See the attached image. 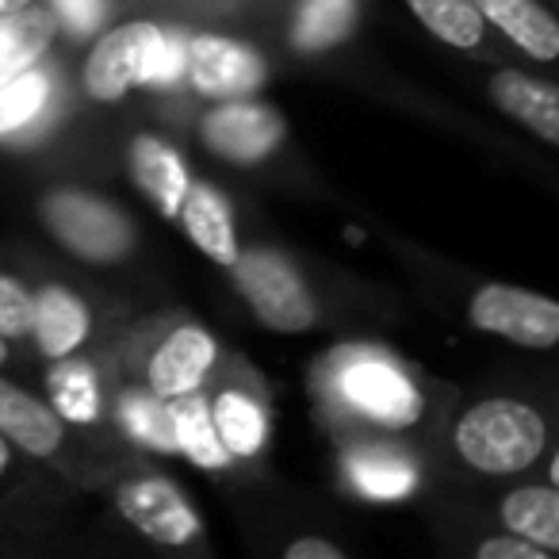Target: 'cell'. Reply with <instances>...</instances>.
I'll list each match as a JSON object with an SVG mask.
<instances>
[{
	"instance_id": "17",
	"label": "cell",
	"mask_w": 559,
	"mask_h": 559,
	"mask_svg": "<svg viewBox=\"0 0 559 559\" xmlns=\"http://www.w3.org/2000/svg\"><path fill=\"white\" fill-rule=\"evenodd\" d=\"M55 39V16L43 9H16L0 16V85L27 73Z\"/></svg>"
},
{
	"instance_id": "14",
	"label": "cell",
	"mask_w": 559,
	"mask_h": 559,
	"mask_svg": "<svg viewBox=\"0 0 559 559\" xmlns=\"http://www.w3.org/2000/svg\"><path fill=\"white\" fill-rule=\"evenodd\" d=\"M177 218L188 238H192L215 264L238 261L241 249H238V234H234V223H230V211H226V200L211 185L188 188Z\"/></svg>"
},
{
	"instance_id": "34",
	"label": "cell",
	"mask_w": 559,
	"mask_h": 559,
	"mask_svg": "<svg viewBox=\"0 0 559 559\" xmlns=\"http://www.w3.org/2000/svg\"><path fill=\"white\" fill-rule=\"evenodd\" d=\"M4 360H9V345H4V337H0V368H4Z\"/></svg>"
},
{
	"instance_id": "10",
	"label": "cell",
	"mask_w": 559,
	"mask_h": 559,
	"mask_svg": "<svg viewBox=\"0 0 559 559\" xmlns=\"http://www.w3.org/2000/svg\"><path fill=\"white\" fill-rule=\"evenodd\" d=\"M211 365H215V337L200 326H180L150 357V391L162 399L188 395V391L200 388Z\"/></svg>"
},
{
	"instance_id": "8",
	"label": "cell",
	"mask_w": 559,
	"mask_h": 559,
	"mask_svg": "<svg viewBox=\"0 0 559 559\" xmlns=\"http://www.w3.org/2000/svg\"><path fill=\"white\" fill-rule=\"evenodd\" d=\"M192 85L203 96L215 100H241L264 81L261 58L249 47L223 39V35H195L188 43V62H185Z\"/></svg>"
},
{
	"instance_id": "12",
	"label": "cell",
	"mask_w": 559,
	"mask_h": 559,
	"mask_svg": "<svg viewBox=\"0 0 559 559\" xmlns=\"http://www.w3.org/2000/svg\"><path fill=\"white\" fill-rule=\"evenodd\" d=\"M131 169L134 180L142 185V192L162 207V215L177 218L180 203L188 195V169L177 157V150L165 146L157 134H134L131 142Z\"/></svg>"
},
{
	"instance_id": "23",
	"label": "cell",
	"mask_w": 559,
	"mask_h": 559,
	"mask_svg": "<svg viewBox=\"0 0 559 559\" xmlns=\"http://www.w3.org/2000/svg\"><path fill=\"white\" fill-rule=\"evenodd\" d=\"M349 475L368 498H380V502H395L414 487V467L383 449L357 452L349 460Z\"/></svg>"
},
{
	"instance_id": "25",
	"label": "cell",
	"mask_w": 559,
	"mask_h": 559,
	"mask_svg": "<svg viewBox=\"0 0 559 559\" xmlns=\"http://www.w3.org/2000/svg\"><path fill=\"white\" fill-rule=\"evenodd\" d=\"M50 100V81L43 73H20L0 85V139L27 127Z\"/></svg>"
},
{
	"instance_id": "29",
	"label": "cell",
	"mask_w": 559,
	"mask_h": 559,
	"mask_svg": "<svg viewBox=\"0 0 559 559\" xmlns=\"http://www.w3.org/2000/svg\"><path fill=\"white\" fill-rule=\"evenodd\" d=\"M551 551L540 544L525 540V536H498V540L479 544V559H548Z\"/></svg>"
},
{
	"instance_id": "20",
	"label": "cell",
	"mask_w": 559,
	"mask_h": 559,
	"mask_svg": "<svg viewBox=\"0 0 559 559\" xmlns=\"http://www.w3.org/2000/svg\"><path fill=\"white\" fill-rule=\"evenodd\" d=\"M414 16L421 20L426 32H433L449 47H479L483 39V12L475 9V0H406Z\"/></svg>"
},
{
	"instance_id": "4",
	"label": "cell",
	"mask_w": 559,
	"mask_h": 559,
	"mask_svg": "<svg viewBox=\"0 0 559 559\" xmlns=\"http://www.w3.org/2000/svg\"><path fill=\"white\" fill-rule=\"evenodd\" d=\"M43 223L66 249L85 261H119L131 246V226L111 203L85 192H50L43 200Z\"/></svg>"
},
{
	"instance_id": "15",
	"label": "cell",
	"mask_w": 559,
	"mask_h": 559,
	"mask_svg": "<svg viewBox=\"0 0 559 559\" xmlns=\"http://www.w3.org/2000/svg\"><path fill=\"white\" fill-rule=\"evenodd\" d=\"M0 433L32 456H50L62 444V421L35 395L20 391L16 383L0 380Z\"/></svg>"
},
{
	"instance_id": "1",
	"label": "cell",
	"mask_w": 559,
	"mask_h": 559,
	"mask_svg": "<svg viewBox=\"0 0 559 559\" xmlns=\"http://www.w3.org/2000/svg\"><path fill=\"white\" fill-rule=\"evenodd\" d=\"M188 62V43L157 24H123L108 32L85 62V88L93 100L116 104L150 81H177Z\"/></svg>"
},
{
	"instance_id": "27",
	"label": "cell",
	"mask_w": 559,
	"mask_h": 559,
	"mask_svg": "<svg viewBox=\"0 0 559 559\" xmlns=\"http://www.w3.org/2000/svg\"><path fill=\"white\" fill-rule=\"evenodd\" d=\"M35 330V299L12 276H0V337H24Z\"/></svg>"
},
{
	"instance_id": "33",
	"label": "cell",
	"mask_w": 559,
	"mask_h": 559,
	"mask_svg": "<svg viewBox=\"0 0 559 559\" xmlns=\"http://www.w3.org/2000/svg\"><path fill=\"white\" fill-rule=\"evenodd\" d=\"M548 472H551V483H556V487H559V452H556V460H551Z\"/></svg>"
},
{
	"instance_id": "6",
	"label": "cell",
	"mask_w": 559,
	"mask_h": 559,
	"mask_svg": "<svg viewBox=\"0 0 559 559\" xmlns=\"http://www.w3.org/2000/svg\"><path fill=\"white\" fill-rule=\"evenodd\" d=\"M342 395L383 426H414L421 418V395L414 383L380 357L349 360L342 372Z\"/></svg>"
},
{
	"instance_id": "18",
	"label": "cell",
	"mask_w": 559,
	"mask_h": 559,
	"mask_svg": "<svg viewBox=\"0 0 559 559\" xmlns=\"http://www.w3.org/2000/svg\"><path fill=\"white\" fill-rule=\"evenodd\" d=\"M35 337L47 357L62 360L88 337V311L73 292L43 288L35 299Z\"/></svg>"
},
{
	"instance_id": "9",
	"label": "cell",
	"mask_w": 559,
	"mask_h": 559,
	"mask_svg": "<svg viewBox=\"0 0 559 559\" xmlns=\"http://www.w3.org/2000/svg\"><path fill=\"white\" fill-rule=\"evenodd\" d=\"M119 513L150 540L180 548L200 533V518L169 479H134L119 490Z\"/></svg>"
},
{
	"instance_id": "19",
	"label": "cell",
	"mask_w": 559,
	"mask_h": 559,
	"mask_svg": "<svg viewBox=\"0 0 559 559\" xmlns=\"http://www.w3.org/2000/svg\"><path fill=\"white\" fill-rule=\"evenodd\" d=\"M502 521L510 533L559 551V487H521L502 502Z\"/></svg>"
},
{
	"instance_id": "3",
	"label": "cell",
	"mask_w": 559,
	"mask_h": 559,
	"mask_svg": "<svg viewBox=\"0 0 559 559\" xmlns=\"http://www.w3.org/2000/svg\"><path fill=\"white\" fill-rule=\"evenodd\" d=\"M234 269V284L246 296V304L257 311V319L276 334H304L314 322V299L307 296L304 280L296 276L284 257L269 253V249H253V253H238Z\"/></svg>"
},
{
	"instance_id": "21",
	"label": "cell",
	"mask_w": 559,
	"mask_h": 559,
	"mask_svg": "<svg viewBox=\"0 0 559 559\" xmlns=\"http://www.w3.org/2000/svg\"><path fill=\"white\" fill-rule=\"evenodd\" d=\"M211 414H215L218 437H223L230 456H253V452H261L264 414L253 399L238 395V391H223V395L211 403Z\"/></svg>"
},
{
	"instance_id": "16",
	"label": "cell",
	"mask_w": 559,
	"mask_h": 559,
	"mask_svg": "<svg viewBox=\"0 0 559 559\" xmlns=\"http://www.w3.org/2000/svg\"><path fill=\"white\" fill-rule=\"evenodd\" d=\"M169 418H173V437H177V452H185L192 464L218 472V467L230 464V452H226L223 437H218L215 414L211 403L195 391L177 395L169 403Z\"/></svg>"
},
{
	"instance_id": "5",
	"label": "cell",
	"mask_w": 559,
	"mask_h": 559,
	"mask_svg": "<svg viewBox=\"0 0 559 559\" xmlns=\"http://www.w3.org/2000/svg\"><path fill=\"white\" fill-rule=\"evenodd\" d=\"M472 322L525 349H551L559 342V304L510 284H487L467 307Z\"/></svg>"
},
{
	"instance_id": "26",
	"label": "cell",
	"mask_w": 559,
	"mask_h": 559,
	"mask_svg": "<svg viewBox=\"0 0 559 559\" xmlns=\"http://www.w3.org/2000/svg\"><path fill=\"white\" fill-rule=\"evenodd\" d=\"M123 426L131 429L134 441L150 444V449H177V437H173V418H169V406L162 403V395H142V391H131L123 399V411H119Z\"/></svg>"
},
{
	"instance_id": "30",
	"label": "cell",
	"mask_w": 559,
	"mask_h": 559,
	"mask_svg": "<svg viewBox=\"0 0 559 559\" xmlns=\"http://www.w3.org/2000/svg\"><path fill=\"white\" fill-rule=\"evenodd\" d=\"M284 559H342V548L334 540H322V536H304V540L288 544Z\"/></svg>"
},
{
	"instance_id": "22",
	"label": "cell",
	"mask_w": 559,
	"mask_h": 559,
	"mask_svg": "<svg viewBox=\"0 0 559 559\" xmlns=\"http://www.w3.org/2000/svg\"><path fill=\"white\" fill-rule=\"evenodd\" d=\"M50 403L58 406L66 421H78V426H88L100 414V388H96V376L88 365L81 360L62 357V365L50 372Z\"/></svg>"
},
{
	"instance_id": "31",
	"label": "cell",
	"mask_w": 559,
	"mask_h": 559,
	"mask_svg": "<svg viewBox=\"0 0 559 559\" xmlns=\"http://www.w3.org/2000/svg\"><path fill=\"white\" fill-rule=\"evenodd\" d=\"M27 4H32V0H0V16H4V12H16V9H27Z\"/></svg>"
},
{
	"instance_id": "24",
	"label": "cell",
	"mask_w": 559,
	"mask_h": 559,
	"mask_svg": "<svg viewBox=\"0 0 559 559\" xmlns=\"http://www.w3.org/2000/svg\"><path fill=\"white\" fill-rule=\"evenodd\" d=\"M353 16H357V0H307L296 24V47L299 50L334 47L349 32Z\"/></svg>"
},
{
	"instance_id": "28",
	"label": "cell",
	"mask_w": 559,
	"mask_h": 559,
	"mask_svg": "<svg viewBox=\"0 0 559 559\" xmlns=\"http://www.w3.org/2000/svg\"><path fill=\"white\" fill-rule=\"evenodd\" d=\"M55 9L73 35H93L104 16V0H55Z\"/></svg>"
},
{
	"instance_id": "13",
	"label": "cell",
	"mask_w": 559,
	"mask_h": 559,
	"mask_svg": "<svg viewBox=\"0 0 559 559\" xmlns=\"http://www.w3.org/2000/svg\"><path fill=\"white\" fill-rule=\"evenodd\" d=\"M475 9L498 32L510 35L525 55L540 58V62L559 58V20L544 4H536V0H475Z\"/></svg>"
},
{
	"instance_id": "11",
	"label": "cell",
	"mask_w": 559,
	"mask_h": 559,
	"mask_svg": "<svg viewBox=\"0 0 559 559\" xmlns=\"http://www.w3.org/2000/svg\"><path fill=\"white\" fill-rule=\"evenodd\" d=\"M490 96L510 119L536 134V139L559 146V85L525 78L518 70H502L490 81Z\"/></svg>"
},
{
	"instance_id": "2",
	"label": "cell",
	"mask_w": 559,
	"mask_h": 559,
	"mask_svg": "<svg viewBox=\"0 0 559 559\" xmlns=\"http://www.w3.org/2000/svg\"><path fill=\"white\" fill-rule=\"evenodd\" d=\"M544 418L513 399H487L456 421V449L487 475H513L544 452Z\"/></svg>"
},
{
	"instance_id": "7",
	"label": "cell",
	"mask_w": 559,
	"mask_h": 559,
	"mask_svg": "<svg viewBox=\"0 0 559 559\" xmlns=\"http://www.w3.org/2000/svg\"><path fill=\"white\" fill-rule=\"evenodd\" d=\"M284 139V119L264 104L249 100H230L218 104L207 119H203V142L215 150L226 162H261L276 150V142Z\"/></svg>"
},
{
	"instance_id": "32",
	"label": "cell",
	"mask_w": 559,
	"mask_h": 559,
	"mask_svg": "<svg viewBox=\"0 0 559 559\" xmlns=\"http://www.w3.org/2000/svg\"><path fill=\"white\" fill-rule=\"evenodd\" d=\"M4 467H9V441L0 433V475H4Z\"/></svg>"
}]
</instances>
